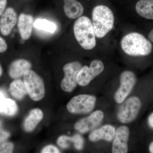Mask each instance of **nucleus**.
<instances>
[{
	"label": "nucleus",
	"instance_id": "f257e3e1",
	"mask_svg": "<svg viewBox=\"0 0 153 153\" xmlns=\"http://www.w3.org/2000/svg\"><path fill=\"white\" fill-rule=\"evenodd\" d=\"M122 49L127 55L132 56H146L152 49L150 41L139 33L133 32L125 36L121 41Z\"/></svg>",
	"mask_w": 153,
	"mask_h": 153
},
{
	"label": "nucleus",
	"instance_id": "f03ea898",
	"mask_svg": "<svg viewBox=\"0 0 153 153\" xmlns=\"http://www.w3.org/2000/svg\"><path fill=\"white\" fill-rule=\"evenodd\" d=\"M114 17L110 9L100 5L94 7L92 12V25L97 38H103L112 30Z\"/></svg>",
	"mask_w": 153,
	"mask_h": 153
},
{
	"label": "nucleus",
	"instance_id": "7ed1b4c3",
	"mask_svg": "<svg viewBox=\"0 0 153 153\" xmlns=\"http://www.w3.org/2000/svg\"><path fill=\"white\" fill-rule=\"evenodd\" d=\"M74 33L76 41L83 49L91 50L95 47V33L92 23L87 17H79L75 21Z\"/></svg>",
	"mask_w": 153,
	"mask_h": 153
},
{
	"label": "nucleus",
	"instance_id": "20e7f679",
	"mask_svg": "<svg viewBox=\"0 0 153 153\" xmlns=\"http://www.w3.org/2000/svg\"><path fill=\"white\" fill-rule=\"evenodd\" d=\"M24 82L31 99L38 101L44 98L45 88L44 81L36 72L29 70L24 75Z\"/></svg>",
	"mask_w": 153,
	"mask_h": 153
},
{
	"label": "nucleus",
	"instance_id": "39448f33",
	"mask_svg": "<svg viewBox=\"0 0 153 153\" xmlns=\"http://www.w3.org/2000/svg\"><path fill=\"white\" fill-rule=\"evenodd\" d=\"M140 100L137 97L128 99L120 107L117 118L122 123H128L135 119L141 107Z\"/></svg>",
	"mask_w": 153,
	"mask_h": 153
},
{
	"label": "nucleus",
	"instance_id": "423d86ee",
	"mask_svg": "<svg viewBox=\"0 0 153 153\" xmlns=\"http://www.w3.org/2000/svg\"><path fill=\"white\" fill-rule=\"evenodd\" d=\"M96 98L93 95L80 94L71 99L67 105V108L72 114H87L95 107Z\"/></svg>",
	"mask_w": 153,
	"mask_h": 153
},
{
	"label": "nucleus",
	"instance_id": "0eeeda50",
	"mask_svg": "<svg viewBox=\"0 0 153 153\" xmlns=\"http://www.w3.org/2000/svg\"><path fill=\"white\" fill-rule=\"evenodd\" d=\"M104 69V64L101 60H93L89 67L85 66L79 70L76 76L77 84L80 86H86L95 77L101 74Z\"/></svg>",
	"mask_w": 153,
	"mask_h": 153
},
{
	"label": "nucleus",
	"instance_id": "6e6552de",
	"mask_svg": "<svg viewBox=\"0 0 153 153\" xmlns=\"http://www.w3.org/2000/svg\"><path fill=\"white\" fill-rule=\"evenodd\" d=\"M82 66L78 62L67 63L63 67L64 76L61 82V89L66 92H71L77 84L76 76Z\"/></svg>",
	"mask_w": 153,
	"mask_h": 153
},
{
	"label": "nucleus",
	"instance_id": "1a4fd4ad",
	"mask_svg": "<svg viewBox=\"0 0 153 153\" xmlns=\"http://www.w3.org/2000/svg\"><path fill=\"white\" fill-rule=\"evenodd\" d=\"M120 86L114 95V100L118 103H121L131 92L137 82V77L130 71L123 72L120 76Z\"/></svg>",
	"mask_w": 153,
	"mask_h": 153
},
{
	"label": "nucleus",
	"instance_id": "9d476101",
	"mask_svg": "<svg viewBox=\"0 0 153 153\" xmlns=\"http://www.w3.org/2000/svg\"><path fill=\"white\" fill-rule=\"evenodd\" d=\"M104 118V114L100 110H97L89 116L80 120L75 123L74 128L81 133L88 132L101 123Z\"/></svg>",
	"mask_w": 153,
	"mask_h": 153
},
{
	"label": "nucleus",
	"instance_id": "9b49d317",
	"mask_svg": "<svg viewBox=\"0 0 153 153\" xmlns=\"http://www.w3.org/2000/svg\"><path fill=\"white\" fill-rule=\"evenodd\" d=\"M129 130L126 126H121L117 129L115 132L112 143V153L128 152V142L129 140Z\"/></svg>",
	"mask_w": 153,
	"mask_h": 153
},
{
	"label": "nucleus",
	"instance_id": "f8f14e48",
	"mask_svg": "<svg viewBox=\"0 0 153 153\" xmlns=\"http://www.w3.org/2000/svg\"><path fill=\"white\" fill-rule=\"evenodd\" d=\"M17 22V15L13 8L6 9L0 18V32L4 36H8L16 26Z\"/></svg>",
	"mask_w": 153,
	"mask_h": 153
},
{
	"label": "nucleus",
	"instance_id": "ddd939ff",
	"mask_svg": "<svg viewBox=\"0 0 153 153\" xmlns=\"http://www.w3.org/2000/svg\"><path fill=\"white\" fill-rule=\"evenodd\" d=\"M34 26V19L30 15L22 13L19 16L18 27L22 39L27 40L31 37Z\"/></svg>",
	"mask_w": 153,
	"mask_h": 153
},
{
	"label": "nucleus",
	"instance_id": "4468645a",
	"mask_svg": "<svg viewBox=\"0 0 153 153\" xmlns=\"http://www.w3.org/2000/svg\"><path fill=\"white\" fill-rule=\"evenodd\" d=\"M115 132V129L113 126L106 125L91 132L89 136V140L93 142L101 140L110 142L113 140Z\"/></svg>",
	"mask_w": 153,
	"mask_h": 153
},
{
	"label": "nucleus",
	"instance_id": "2eb2a0df",
	"mask_svg": "<svg viewBox=\"0 0 153 153\" xmlns=\"http://www.w3.org/2000/svg\"><path fill=\"white\" fill-rule=\"evenodd\" d=\"M31 63L25 59H19L11 63L9 68V74L11 78L16 79L24 76L26 71L31 68Z\"/></svg>",
	"mask_w": 153,
	"mask_h": 153
},
{
	"label": "nucleus",
	"instance_id": "dca6fc26",
	"mask_svg": "<svg viewBox=\"0 0 153 153\" xmlns=\"http://www.w3.org/2000/svg\"><path fill=\"white\" fill-rule=\"evenodd\" d=\"M63 10L66 16L69 19H75L81 17L84 8L82 4L77 0H63Z\"/></svg>",
	"mask_w": 153,
	"mask_h": 153
},
{
	"label": "nucleus",
	"instance_id": "f3484780",
	"mask_svg": "<svg viewBox=\"0 0 153 153\" xmlns=\"http://www.w3.org/2000/svg\"><path fill=\"white\" fill-rule=\"evenodd\" d=\"M44 117L43 112L41 109L36 108L32 110L26 118L24 123V129L26 131L31 132L34 130Z\"/></svg>",
	"mask_w": 153,
	"mask_h": 153
},
{
	"label": "nucleus",
	"instance_id": "a211bd4d",
	"mask_svg": "<svg viewBox=\"0 0 153 153\" xmlns=\"http://www.w3.org/2000/svg\"><path fill=\"white\" fill-rule=\"evenodd\" d=\"M74 143V147L76 149H82L84 144V140L79 134H76L72 137L61 136L57 140V144L62 149H67L70 146V143Z\"/></svg>",
	"mask_w": 153,
	"mask_h": 153
},
{
	"label": "nucleus",
	"instance_id": "6ab92c4d",
	"mask_svg": "<svg viewBox=\"0 0 153 153\" xmlns=\"http://www.w3.org/2000/svg\"><path fill=\"white\" fill-rule=\"evenodd\" d=\"M135 8L140 16L153 20V0H140L137 2Z\"/></svg>",
	"mask_w": 153,
	"mask_h": 153
},
{
	"label": "nucleus",
	"instance_id": "aec40b11",
	"mask_svg": "<svg viewBox=\"0 0 153 153\" xmlns=\"http://www.w3.org/2000/svg\"><path fill=\"white\" fill-rule=\"evenodd\" d=\"M9 91L11 95L18 100L22 99L27 94L25 82L20 79H16L11 82Z\"/></svg>",
	"mask_w": 153,
	"mask_h": 153
},
{
	"label": "nucleus",
	"instance_id": "412c9836",
	"mask_svg": "<svg viewBox=\"0 0 153 153\" xmlns=\"http://www.w3.org/2000/svg\"><path fill=\"white\" fill-rule=\"evenodd\" d=\"M18 105L16 102L6 97L0 103V113L9 116L15 115L18 111Z\"/></svg>",
	"mask_w": 153,
	"mask_h": 153
},
{
	"label": "nucleus",
	"instance_id": "4be33fe9",
	"mask_svg": "<svg viewBox=\"0 0 153 153\" xmlns=\"http://www.w3.org/2000/svg\"><path fill=\"white\" fill-rule=\"evenodd\" d=\"M34 27L38 30L50 33H54L57 29V26L55 23L45 19L36 20L34 22Z\"/></svg>",
	"mask_w": 153,
	"mask_h": 153
},
{
	"label": "nucleus",
	"instance_id": "5701e85b",
	"mask_svg": "<svg viewBox=\"0 0 153 153\" xmlns=\"http://www.w3.org/2000/svg\"><path fill=\"white\" fill-rule=\"evenodd\" d=\"M14 149V145L12 143H3L0 146V153H10L13 152Z\"/></svg>",
	"mask_w": 153,
	"mask_h": 153
},
{
	"label": "nucleus",
	"instance_id": "b1692460",
	"mask_svg": "<svg viewBox=\"0 0 153 153\" xmlns=\"http://www.w3.org/2000/svg\"><path fill=\"white\" fill-rule=\"evenodd\" d=\"M10 136V134L6 131L2 127V122L0 120V143L5 142Z\"/></svg>",
	"mask_w": 153,
	"mask_h": 153
},
{
	"label": "nucleus",
	"instance_id": "393cba45",
	"mask_svg": "<svg viewBox=\"0 0 153 153\" xmlns=\"http://www.w3.org/2000/svg\"><path fill=\"white\" fill-rule=\"evenodd\" d=\"M42 153H60L58 149L55 146L49 145L43 149L41 151Z\"/></svg>",
	"mask_w": 153,
	"mask_h": 153
},
{
	"label": "nucleus",
	"instance_id": "a878e982",
	"mask_svg": "<svg viewBox=\"0 0 153 153\" xmlns=\"http://www.w3.org/2000/svg\"><path fill=\"white\" fill-rule=\"evenodd\" d=\"M7 49V44L4 39L0 36V53L5 52Z\"/></svg>",
	"mask_w": 153,
	"mask_h": 153
},
{
	"label": "nucleus",
	"instance_id": "bb28decb",
	"mask_svg": "<svg viewBox=\"0 0 153 153\" xmlns=\"http://www.w3.org/2000/svg\"><path fill=\"white\" fill-rule=\"evenodd\" d=\"M7 4V0H0V16L4 12Z\"/></svg>",
	"mask_w": 153,
	"mask_h": 153
},
{
	"label": "nucleus",
	"instance_id": "cd10ccee",
	"mask_svg": "<svg viewBox=\"0 0 153 153\" xmlns=\"http://www.w3.org/2000/svg\"><path fill=\"white\" fill-rule=\"evenodd\" d=\"M148 123L150 127L153 129V112L149 116L148 119Z\"/></svg>",
	"mask_w": 153,
	"mask_h": 153
},
{
	"label": "nucleus",
	"instance_id": "c85d7f7f",
	"mask_svg": "<svg viewBox=\"0 0 153 153\" xmlns=\"http://www.w3.org/2000/svg\"><path fill=\"white\" fill-rule=\"evenodd\" d=\"M148 37H149V38L150 40L153 43V29L149 33Z\"/></svg>",
	"mask_w": 153,
	"mask_h": 153
},
{
	"label": "nucleus",
	"instance_id": "c756f323",
	"mask_svg": "<svg viewBox=\"0 0 153 153\" xmlns=\"http://www.w3.org/2000/svg\"><path fill=\"white\" fill-rule=\"evenodd\" d=\"M5 98V97L4 94L2 91H0V103Z\"/></svg>",
	"mask_w": 153,
	"mask_h": 153
},
{
	"label": "nucleus",
	"instance_id": "7c9ffc66",
	"mask_svg": "<svg viewBox=\"0 0 153 153\" xmlns=\"http://www.w3.org/2000/svg\"><path fill=\"white\" fill-rule=\"evenodd\" d=\"M149 150L150 153H153V141L150 145Z\"/></svg>",
	"mask_w": 153,
	"mask_h": 153
},
{
	"label": "nucleus",
	"instance_id": "2f4dec72",
	"mask_svg": "<svg viewBox=\"0 0 153 153\" xmlns=\"http://www.w3.org/2000/svg\"><path fill=\"white\" fill-rule=\"evenodd\" d=\"M2 74V68L1 66L0 65V76Z\"/></svg>",
	"mask_w": 153,
	"mask_h": 153
}]
</instances>
